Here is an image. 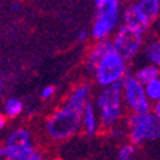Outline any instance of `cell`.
Wrapping results in <instances>:
<instances>
[{
    "label": "cell",
    "mask_w": 160,
    "mask_h": 160,
    "mask_svg": "<svg viewBox=\"0 0 160 160\" xmlns=\"http://www.w3.org/2000/svg\"><path fill=\"white\" fill-rule=\"evenodd\" d=\"M133 77L136 78V81L140 82L142 86L150 83L151 81H155V79H159L160 78V71H159V67L156 65H152V64H148L140 68Z\"/></svg>",
    "instance_id": "cell-13"
},
{
    "label": "cell",
    "mask_w": 160,
    "mask_h": 160,
    "mask_svg": "<svg viewBox=\"0 0 160 160\" xmlns=\"http://www.w3.org/2000/svg\"><path fill=\"white\" fill-rule=\"evenodd\" d=\"M19 9H21V5L18 3H16L14 5H13V10H19Z\"/></svg>",
    "instance_id": "cell-23"
},
{
    "label": "cell",
    "mask_w": 160,
    "mask_h": 160,
    "mask_svg": "<svg viewBox=\"0 0 160 160\" xmlns=\"http://www.w3.org/2000/svg\"><path fill=\"white\" fill-rule=\"evenodd\" d=\"M82 112L64 102L63 108L54 112L46 121L49 137L55 141H65L73 137L81 129Z\"/></svg>",
    "instance_id": "cell-1"
},
{
    "label": "cell",
    "mask_w": 160,
    "mask_h": 160,
    "mask_svg": "<svg viewBox=\"0 0 160 160\" xmlns=\"http://www.w3.org/2000/svg\"><path fill=\"white\" fill-rule=\"evenodd\" d=\"M127 74V62L115 52L114 48L109 50L98 63L94 71L96 82L101 87H106L114 83H121Z\"/></svg>",
    "instance_id": "cell-4"
},
{
    "label": "cell",
    "mask_w": 160,
    "mask_h": 160,
    "mask_svg": "<svg viewBox=\"0 0 160 160\" xmlns=\"http://www.w3.org/2000/svg\"><path fill=\"white\" fill-rule=\"evenodd\" d=\"M136 152V146L133 143H127L123 145L121 149L118 151V160H122V159H129L133 158Z\"/></svg>",
    "instance_id": "cell-17"
},
{
    "label": "cell",
    "mask_w": 160,
    "mask_h": 160,
    "mask_svg": "<svg viewBox=\"0 0 160 160\" xmlns=\"http://www.w3.org/2000/svg\"><path fill=\"white\" fill-rule=\"evenodd\" d=\"M23 156H17L12 151H9L5 146L0 148V160H22Z\"/></svg>",
    "instance_id": "cell-18"
},
{
    "label": "cell",
    "mask_w": 160,
    "mask_h": 160,
    "mask_svg": "<svg viewBox=\"0 0 160 160\" xmlns=\"http://www.w3.org/2000/svg\"><path fill=\"white\" fill-rule=\"evenodd\" d=\"M102 4H104V0H95V7H96V9H99Z\"/></svg>",
    "instance_id": "cell-22"
},
{
    "label": "cell",
    "mask_w": 160,
    "mask_h": 160,
    "mask_svg": "<svg viewBox=\"0 0 160 160\" xmlns=\"http://www.w3.org/2000/svg\"><path fill=\"white\" fill-rule=\"evenodd\" d=\"M86 37H87V33H86V31H81L78 33V41H85L86 40Z\"/></svg>",
    "instance_id": "cell-20"
},
{
    "label": "cell",
    "mask_w": 160,
    "mask_h": 160,
    "mask_svg": "<svg viewBox=\"0 0 160 160\" xmlns=\"http://www.w3.org/2000/svg\"><path fill=\"white\" fill-rule=\"evenodd\" d=\"M112 49H113L112 40L105 38V40H100V41H98V44L94 45V48L91 49V51L88 52V55H87L86 64H87L88 71L94 73L98 63L101 60V58L106 54V52H108L109 50H112Z\"/></svg>",
    "instance_id": "cell-11"
},
{
    "label": "cell",
    "mask_w": 160,
    "mask_h": 160,
    "mask_svg": "<svg viewBox=\"0 0 160 160\" xmlns=\"http://www.w3.org/2000/svg\"><path fill=\"white\" fill-rule=\"evenodd\" d=\"M122 19H123L124 26H127V27H129L132 30H136L141 33H145L150 28V24H151L148 21V18L140 12V9L136 7L135 3L128 4L124 8L123 14H122Z\"/></svg>",
    "instance_id": "cell-9"
},
{
    "label": "cell",
    "mask_w": 160,
    "mask_h": 160,
    "mask_svg": "<svg viewBox=\"0 0 160 160\" xmlns=\"http://www.w3.org/2000/svg\"><path fill=\"white\" fill-rule=\"evenodd\" d=\"M5 115L9 118H16L23 112V102L17 98H10L5 102Z\"/></svg>",
    "instance_id": "cell-15"
},
{
    "label": "cell",
    "mask_w": 160,
    "mask_h": 160,
    "mask_svg": "<svg viewBox=\"0 0 160 160\" xmlns=\"http://www.w3.org/2000/svg\"><path fill=\"white\" fill-rule=\"evenodd\" d=\"M113 48L126 62L133 59L143 45V33L122 24L112 40Z\"/></svg>",
    "instance_id": "cell-6"
},
{
    "label": "cell",
    "mask_w": 160,
    "mask_h": 160,
    "mask_svg": "<svg viewBox=\"0 0 160 160\" xmlns=\"http://www.w3.org/2000/svg\"><path fill=\"white\" fill-rule=\"evenodd\" d=\"M143 90H145L146 98H148V100L151 104L160 101V78L155 79V81H151L148 85H145Z\"/></svg>",
    "instance_id": "cell-14"
},
{
    "label": "cell",
    "mask_w": 160,
    "mask_h": 160,
    "mask_svg": "<svg viewBox=\"0 0 160 160\" xmlns=\"http://www.w3.org/2000/svg\"><path fill=\"white\" fill-rule=\"evenodd\" d=\"M95 109L99 117V122L106 127H114L122 117L123 98L121 83H114L106 87H101L95 100Z\"/></svg>",
    "instance_id": "cell-2"
},
{
    "label": "cell",
    "mask_w": 160,
    "mask_h": 160,
    "mask_svg": "<svg viewBox=\"0 0 160 160\" xmlns=\"http://www.w3.org/2000/svg\"><path fill=\"white\" fill-rule=\"evenodd\" d=\"M129 141L135 146L160 137V119L151 112L132 113L128 119Z\"/></svg>",
    "instance_id": "cell-3"
},
{
    "label": "cell",
    "mask_w": 160,
    "mask_h": 160,
    "mask_svg": "<svg viewBox=\"0 0 160 160\" xmlns=\"http://www.w3.org/2000/svg\"><path fill=\"white\" fill-rule=\"evenodd\" d=\"M55 94V87L54 86H45L41 90V98L42 99H50Z\"/></svg>",
    "instance_id": "cell-19"
},
{
    "label": "cell",
    "mask_w": 160,
    "mask_h": 160,
    "mask_svg": "<svg viewBox=\"0 0 160 160\" xmlns=\"http://www.w3.org/2000/svg\"><path fill=\"white\" fill-rule=\"evenodd\" d=\"M126 2H128L129 4H132V3H136V2H137V0H126Z\"/></svg>",
    "instance_id": "cell-24"
},
{
    "label": "cell",
    "mask_w": 160,
    "mask_h": 160,
    "mask_svg": "<svg viewBox=\"0 0 160 160\" xmlns=\"http://www.w3.org/2000/svg\"><path fill=\"white\" fill-rule=\"evenodd\" d=\"M2 90H3V83H2V81H0V92H2Z\"/></svg>",
    "instance_id": "cell-25"
},
{
    "label": "cell",
    "mask_w": 160,
    "mask_h": 160,
    "mask_svg": "<svg viewBox=\"0 0 160 160\" xmlns=\"http://www.w3.org/2000/svg\"><path fill=\"white\" fill-rule=\"evenodd\" d=\"M135 4L150 23L158 19L160 13V0H137Z\"/></svg>",
    "instance_id": "cell-12"
},
{
    "label": "cell",
    "mask_w": 160,
    "mask_h": 160,
    "mask_svg": "<svg viewBox=\"0 0 160 160\" xmlns=\"http://www.w3.org/2000/svg\"><path fill=\"white\" fill-rule=\"evenodd\" d=\"M5 123H7V119H5V115L0 114V129L5 127Z\"/></svg>",
    "instance_id": "cell-21"
},
{
    "label": "cell",
    "mask_w": 160,
    "mask_h": 160,
    "mask_svg": "<svg viewBox=\"0 0 160 160\" xmlns=\"http://www.w3.org/2000/svg\"><path fill=\"white\" fill-rule=\"evenodd\" d=\"M122 160H135L133 158H129V159H122Z\"/></svg>",
    "instance_id": "cell-26"
},
{
    "label": "cell",
    "mask_w": 160,
    "mask_h": 160,
    "mask_svg": "<svg viewBox=\"0 0 160 160\" xmlns=\"http://www.w3.org/2000/svg\"><path fill=\"white\" fill-rule=\"evenodd\" d=\"M146 57L150 60V64L159 67L160 65V44L159 41H151L145 49Z\"/></svg>",
    "instance_id": "cell-16"
},
{
    "label": "cell",
    "mask_w": 160,
    "mask_h": 160,
    "mask_svg": "<svg viewBox=\"0 0 160 160\" xmlns=\"http://www.w3.org/2000/svg\"><path fill=\"white\" fill-rule=\"evenodd\" d=\"M121 19V0H104V4L96 9V17L92 24V37L100 40L108 38L118 27Z\"/></svg>",
    "instance_id": "cell-5"
},
{
    "label": "cell",
    "mask_w": 160,
    "mask_h": 160,
    "mask_svg": "<svg viewBox=\"0 0 160 160\" xmlns=\"http://www.w3.org/2000/svg\"><path fill=\"white\" fill-rule=\"evenodd\" d=\"M81 128L88 137H94L99 129V117L95 109V105L91 100L85 105L81 117Z\"/></svg>",
    "instance_id": "cell-10"
},
{
    "label": "cell",
    "mask_w": 160,
    "mask_h": 160,
    "mask_svg": "<svg viewBox=\"0 0 160 160\" xmlns=\"http://www.w3.org/2000/svg\"><path fill=\"white\" fill-rule=\"evenodd\" d=\"M122 86V98L128 109L132 113H146L150 112L151 102L145 95L143 86L136 81L132 74H126L121 81Z\"/></svg>",
    "instance_id": "cell-7"
},
{
    "label": "cell",
    "mask_w": 160,
    "mask_h": 160,
    "mask_svg": "<svg viewBox=\"0 0 160 160\" xmlns=\"http://www.w3.org/2000/svg\"><path fill=\"white\" fill-rule=\"evenodd\" d=\"M5 148L17 156H24L30 154L32 150H35L31 132L26 128L13 131L7 138Z\"/></svg>",
    "instance_id": "cell-8"
}]
</instances>
